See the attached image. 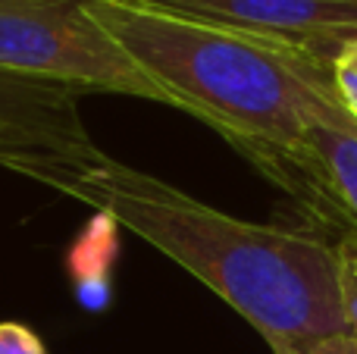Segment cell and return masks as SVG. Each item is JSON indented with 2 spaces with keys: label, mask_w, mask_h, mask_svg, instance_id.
Listing matches in <instances>:
<instances>
[{
  "label": "cell",
  "mask_w": 357,
  "mask_h": 354,
  "mask_svg": "<svg viewBox=\"0 0 357 354\" xmlns=\"http://www.w3.org/2000/svg\"><path fill=\"white\" fill-rule=\"evenodd\" d=\"M248 160L314 217L335 220L357 238V123L348 110L314 119L298 148L254 151Z\"/></svg>",
  "instance_id": "obj_4"
},
{
  "label": "cell",
  "mask_w": 357,
  "mask_h": 354,
  "mask_svg": "<svg viewBox=\"0 0 357 354\" xmlns=\"http://www.w3.org/2000/svg\"><path fill=\"white\" fill-rule=\"evenodd\" d=\"M295 47L329 66L335 47L357 38V0H135Z\"/></svg>",
  "instance_id": "obj_5"
},
{
  "label": "cell",
  "mask_w": 357,
  "mask_h": 354,
  "mask_svg": "<svg viewBox=\"0 0 357 354\" xmlns=\"http://www.w3.org/2000/svg\"><path fill=\"white\" fill-rule=\"evenodd\" d=\"M354 41H357V38H354Z\"/></svg>",
  "instance_id": "obj_14"
},
{
  "label": "cell",
  "mask_w": 357,
  "mask_h": 354,
  "mask_svg": "<svg viewBox=\"0 0 357 354\" xmlns=\"http://www.w3.org/2000/svg\"><path fill=\"white\" fill-rule=\"evenodd\" d=\"M163 88L241 154L291 151L320 116L342 113L333 66L295 47L135 0H82Z\"/></svg>",
  "instance_id": "obj_2"
},
{
  "label": "cell",
  "mask_w": 357,
  "mask_h": 354,
  "mask_svg": "<svg viewBox=\"0 0 357 354\" xmlns=\"http://www.w3.org/2000/svg\"><path fill=\"white\" fill-rule=\"evenodd\" d=\"M73 295L82 311L104 314L113 305V282L110 279H79V282H73Z\"/></svg>",
  "instance_id": "obj_11"
},
{
  "label": "cell",
  "mask_w": 357,
  "mask_h": 354,
  "mask_svg": "<svg viewBox=\"0 0 357 354\" xmlns=\"http://www.w3.org/2000/svg\"><path fill=\"white\" fill-rule=\"evenodd\" d=\"M333 88H335L339 104L351 113L354 123H357V72L348 66H342V63H333Z\"/></svg>",
  "instance_id": "obj_12"
},
{
  "label": "cell",
  "mask_w": 357,
  "mask_h": 354,
  "mask_svg": "<svg viewBox=\"0 0 357 354\" xmlns=\"http://www.w3.org/2000/svg\"><path fill=\"white\" fill-rule=\"evenodd\" d=\"M19 176L110 213L238 311L273 354L345 332L335 245L317 232L238 220L100 148L29 163Z\"/></svg>",
  "instance_id": "obj_1"
},
{
  "label": "cell",
  "mask_w": 357,
  "mask_h": 354,
  "mask_svg": "<svg viewBox=\"0 0 357 354\" xmlns=\"http://www.w3.org/2000/svg\"><path fill=\"white\" fill-rule=\"evenodd\" d=\"M50 157H79V154H69V151L56 148V144L47 141V138H38V135H29V132L3 129V125H0V167L3 169L19 173V169L29 167V163L50 160Z\"/></svg>",
  "instance_id": "obj_8"
},
{
  "label": "cell",
  "mask_w": 357,
  "mask_h": 354,
  "mask_svg": "<svg viewBox=\"0 0 357 354\" xmlns=\"http://www.w3.org/2000/svg\"><path fill=\"white\" fill-rule=\"evenodd\" d=\"M82 88L0 69V125L47 138L69 154L98 148L79 113Z\"/></svg>",
  "instance_id": "obj_6"
},
{
  "label": "cell",
  "mask_w": 357,
  "mask_h": 354,
  "mask_svg": "<svg viewBox=\"0 0 357 354\" xmlns=\"http://www.w3.org/2000/svg\"><path fill=\"white\" fill-rule=\"evenodd\" d=\"M0 354H47V348L29 326L3 320L0 323Z\"/></svg>",
  "instance_id": "obj_10"
},
{
  "label": "cell",
  "mask_w": 357,
  "mask_h": 354,
  "mask_svg": "<svg viewBox=\"0 0 357 354\" xmlns=\"http://www.w3.org/2000/svg\"><path fill=\"white\" fill-rule=\"evenodd\" d=\"M119 229L123 226L104 210H94L85 232L69 245L66 251V273L69 282L79 279H110L119 261Z\"/></svg>",
  "instance_id": "obj_7"
},
{
  "label": "cell",
  "mask_w": 357,
  "mask_h": 354,
  "mask_svg": "<svg viewBox=\"0 0 357 354\" xmlns=\"http://www.w3.org/2000/svg\"><path fill=\"white\" fill-rule=\"evenodd\" d=\"M0 69L169 107L163 88L82 0H0Z\"/></svg>",
  "instance_id": "obj_3"
},
{
  "label": "cell",
  "mask_w": 357,
  "mask_h": 354,
  "mask_svg": "<svg viewBox=\"0 0 357 354\" xmlns=\"http://www.w3.org/2000/svg\"><path fill=\"white\" fill-rule=\"evenodd\" d=\"M335 273H339V301L345 332L357 339V238L345 236L335 245Z\"/></svg>",
  "instance_id": "obj_9"
},
{
  "label": "cell",
  "mask_w": 357,
  "mask_h": 354,
  "mask_svg": "<svg viewBox=\"0 0 357 354\" xmlns=\"http://www.w3.org/2000/svg\"><path fill=\"white\" fill-rule=\"evenodd\" d=\"M276 354H357V339H351L348 332H335V336L310 342L304 348H289V351H276Z\"/></svg>",
  "instance_id": "obj_13"
}]
</instances>
